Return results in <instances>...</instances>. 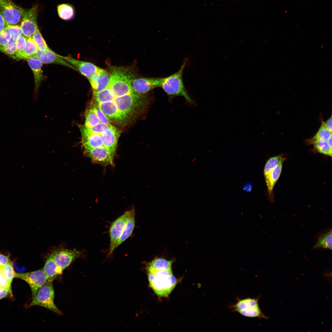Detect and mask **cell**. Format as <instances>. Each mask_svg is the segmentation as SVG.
Returning <instances> with one entry per match:
<instances>
[{
  "label": "cell",
  "instance_id": "1",
  "mask_svg": "<svg viewBox=\"0 0 332 332\" xmlns=\"http://www.w3.org/2000/svg\"><path fill=\"white\" fill-rule=\"evenodd\" d=\"M172 260L156 258L147 267L149 286L160 297H167L177 284L172 269Z\"/></svg>",
  "mask_w": 332,
  "mask_h": 332
},
{
  "label": "cell",
  "instance_id": "2",
  "mask_svg": "<svg viewBox=\"0 0 332 332\" xmlns=\"http://www.w3.org/2000/svg\"><path fill=\"white\" fill-rule=\"evenodd\" d=\"M110 78L108 87L114 97H120L134 92L131 83L133 76L128 69L118 67L111 69Z\"/></svg>",
  "mask_w": 332,
  "mask_h": 332
},
{
  "label": "cell",
  "instance_id": "3",
  "mask_svg": "<svg viewBox=\"0 0 332 332\" xmlns=\"http://www.w3.org/2000/svg\"><path fill=\"white\" fill-rule=\"evenodd\" d=\"M185 61L180 68L169 76L162 77L160 87L161 88L170 99L178 96L183 97L187 102H194L188 95L184 85L182 78L183 73L185 67Z\"/></svg>",
  "mask_w": 332,
  "mask_h": 332
},
{
  "label": "cell",
  "instance_id": "4",
  "mask_svg": "<svg viewBox=\"0 0 332 332\" xmlns=\"http://www.w3.org/2000/svg\"><path fill=\"white\" fill-rule=\"evenodd\" d=\"M112 101L115 103L120 113L127 118L137 111H142L146 107L148 102L145 95L134 92L114 97Z\"/></svg>",
  "mask_w": 332,
  "mask_h": 332
},
{
  "label": "cell",
  "instance_id": "5",
  "mask_svg": "<svg viewBox=\"0 0 332 332\" xmlns=\"http://www.w3.org/2000/svg\"><path fill=\"white\" fill-rule=\"evenodd\" d=\"M259 298H237L236 303L229 305L230 310L247 317L267 319L260 309L258 301Z\"/></svg>",
  "mask_w": 332,
  "mask_h": 332
},
{
  "label": "cell",
  "instance_id": "6",
  "mask_svg": "<svg viewBox=\"0 0 332 332\" xmlns=\"http://www.w3.org/2000/svg\"><path fill=\"white\" fill-rule=\"evenodd\" d=\"M53 282H47L38 290L29 307L38 306L45 308L60 315L62 312L58 308L54 302V292Z\"/></svg>",
  "mask_w": 332,
  "mask_h": 332
},
{
  "label": "cell",
  "instance_id": "7",
  "mask_svg": "<svg viewBox=\"0 0 332 332\" xmlns=\"http://www.w3.org/2000/svg\"><path fill=\"white\" fill-rule=\"evenodd\" d=\"M38 8L35 5L29 9L22 8L20 27L22 35L26 38L31 37L39 30L37 23Z\"/></svg>",
  "mask_w": 332,
  "mask_h": 332
},
{
  "label": "cell",
  "instance_id": "8",
  "mask_svg": "<svg viewBox=\"0 0 332 332\" xmlns=\"http://www.w3.org/2000/svg\"><path fill=\"white\" fill-rule=\"evenodd\" d=\"M22 10L12 0H0V11L8 25L20 26Z\"/></svg>",
  "mask_w": 332,
  "mask_h": 332
},
{
  "label": "cell",
  "instance_id": "9",
  "mask_svg": "<svg viewBox=\"0 0 332 332\" xmlns=\"http://www.w3.org/2000/svg\"><path fill=\"white\" fill-rule=\"evenodd\" d=\"M15 278L26 281L30 286L32 297L47 281L43 269L23 273H15Z\"/></svg>",
  "mask_w": 332,
  "mask_h": 332
},
{
  "label": "cell",
  "instance_id": "10",
  "mask_svg": "<svg viewBox=\"0 0 332 332\" xmlns=\"http://www.w3.org/2000/svg\"><path fill=\"white\" fill-rule=\"evenodd\" d=\"M58 267L59 275L75 259L81 256V252L75 249H59L51 254Z\"/></svg>",
  "mask_w": 332,
  "mask_h": 332
},
{
  "label": "cell",
  "instance_id": "11",
  "mask_svg": "<svg viewBox=\"0 0 332 332\" xmlns=\"http://www.w3.org/2000/svg\"><path fill=\"white\" fill-rule=\"evenodd\" d=\"M84 152L94 163L105 166L114 165L115 153L103 146L85 150Z\"/></svg>",
  "mask_w": 332,
  "mask_h": 332
},
{
  "label": "cell",
  "instance_id": "12",
  "mask_svg": "<svg viewBox=\"0 0 332 332\" xmlns=\"http://www.w3.org/2000/svg\"><path fill=\"white\" fill-rule=\"evenodd\" d=\"M130 210L125 211L111 224L109 230L110 244L109 255L114 251V247L120 237L124 228Z\"/></svg>",
  "mask_w": 332,
  "mask_h": 332
},
{
  "label": "cell",
  "instance_id": "13",
  "mask_svg": "<svg viewBox=\"0 0 332 332\" xmlns=\"http://www.w3.org/2000/svg\"><path fill=\"white\" fill-rule=\"evenodd\" d=\"M162 78L142 77L133 79L131 83L133 92L139 95H144L154 89L160 87Z\"/></svg>",
  "mask_w": 332,
  "mask_h": 332
},
{
  "label": "cell",
  "instance_id": "14",
  "mask_svg": "<svg viewBox=\"0 0 332 332\" xmlns=\"http://www.w3.org/2000/svg\"><path fill=\"white\" fill-rule=\"evenodd\" d=\"M60 56L88 79L102 69L89 62L81 61L69 56Z\"/></svg>",
  "mask_w": 332,
  "mask_h": 332
},
{
  "label": "cell",
  "instance_id": "15",
  "mask_svg": "<svg viewBox=\"0 0 332 332\" xmlns=\"http://www.w3.org/2000/svg\"><path fill=\"white\" fill-rule=\"evenodd\" d=\"M34 57L39 59L43 64H60L77 71L74 67L63 59L60 55L57 54L50 49L42 51L38 50Z\"/></svg>",
  "mask_w": 332,
  "mask_h": 332
},
{
  "label": "cell",
  "instance_id": "16",
  "mask_svg": "<svg viewBox=\"0 0 332 332\" xmlns=\"http://www.w3.org/2000/svg\"><path fill=\"white\" fill-rule=\"evenodd\" d=\"M93 104L97 107L108 117L109 119L117 121H122L127 118L120 113L116 104L113 101L96 102Z\"/></svg>",
  "mask_w": 332,
  "mask_h": 332
},
{
  "label": "cell",
  "instance_id": "17",
  "mask_svg": "<svg viewBox=\"0 0 332 332\" xmlns=\"http://www.w3.org/2000/svg\"><path fill=\"white\" fill-rule=\"evenodd\" d=\"M120 133V130L110 125L101 134L103 146L115 153Z\"/></svg>",
  "mask_w": 332,
  "mask_h": 332
},
{
  "label": "cell",
  "instance_id": "18",
  "mask_svg": "<svg viewBox=\"0 0 332 332\" xmlns=\"http://www.w3.org/2000/svg\"><path fill=\"white\" fill-rule=\"evenodd\" d=\"M110 78V73L104 69L94 75L89 79L93 92L101 91L107 88Z\"/></svg>",
  "mask_w": 332,
  "mask_h": 332
},
{
  "label": "cell",
  "instance_id": "19",
  "mask_svg": "<svg viewBox=\"0 0 332 332\" xmlns=\"http://www.w3.org/2000/svg\"><path fill=\"white\" fill-rule=\"evenodd\" d=\"M82 135L81 143L84 150L103 146L101 134H93L80 128Z\"/></svg>",
  "mask_w": 332,
  "mask_h": 332
},
{
  "label": "cell",
  "instance_id": "20",
  "mask_svg": "<svg viewBox=\"0 0 332 332\" xmlns=\"http://www.w3.org/2000/svg\"><path fill=\"white\" fill-rule=\"evenodd\" d=\"M332 228H329L316 236L313 249H332Z\"/></svg>",
  "mask_w": 332,
  "mask_h": 332
},
{
  "label": "cell",
  "instance_id": "21",
  "mask_svg": "<svg viewBox=\"0 0 332 332\" xmlns=\"http://www.w3.org/2000/svg\"><path fill=\"white\" fill-rule=\"evenodd\" d=\"M135 215L134 208L130 210L123 232L114 246V250L129 238L132 234L135 227Z\"/></svg>",
  "mask_w": 332,
  "mask_h": 332
},
{
  "label": "cell",
  "instance_id": "22",
  "mask_svg": "<svg viewBox=\"0 0 332 332\" xmlns=\"http://www.w3.org/2000/svg\"><path fill=\"white\" fill-rule=\"evenodd\" d=\"M26 60L33 71L34 77L35 88L37 90L44 79L42 69L43 63L39 59L35 57L30 58Z\"/></svg>",
  "mask_w": 332,
  "mask_h": 332
},
{
  "label": "cell",
  "instance_id": "23",
  "mask_svg": "<svg viewBox=\"0 0 332 332\" xmlns=\"http://www.w3.org/2000/svg\"><path fill=\"white\" fill-rule=\"evenodd\" d=\"M285 160L283 158L279 163L271 172L268 176L265 178L266 183L268 188V192L269 196L272 195L274 186L279 179L281 173L283 162Z\"/></svg>",
  "mask_w": 332,
  "mask_h": 332
},
{
  "label": "cell",
  "instance_id": "24",
  "mask_svg": "<svg viewBox=\"0 0 332 332\" xmlns=\"http://www.w3.org/2000/svg\"><path fill=\"white\" fill-rule=\"evenodd\" d=\"M43 269L47 281L53 282L59 275L58 267L52 254L47 258Z\"/></svg>",
  "mask_w": 332,
  "mask_h": 332
},
{
  "label": "cell",
  "instance_id": "25",
  "mask_svg": "<svg viewBox=\"0 0 332 332\" xmlns=\"http://www.w3.org/2000/svg\"><path fill=\"white\" fill-rule=\"evenodd\" d=\"M38 47L31 37L27 38L26 45L23 50L15 55V59H27L34 57L38 51Z\"/></svg>",
  "mask_w": 332,
  "mask_h": 332
},
{
  "label": "cell",
  "instance_id": "26",
  "mask_svg": "<svg viewBox=\"0 0 332 332\" xmlns=\"http://www.w3.org/2000/svg\"><path fill=\"white\" fill-rule=\"evenodd\" d=\"M307 142L309 144L313 145L314 150L318 152L331 157L332 150L329 147L327 141L312 138L308 140Z\"/></svg>",
  "mask_w": 332,
  "mask_h": 332
},
{
  "label": "cell",
  "instance_id": "27",
  "mask_svg": "<svg viewBox=\"0 0 332 332\" xmlns=\"http://www.w3.org/2000/svg\"><path fill=\"white\" fill-rule=\"evenodd\" d=\"M94 102H105L113 101L114 96L111 90L108 87L99 92H93Z\"/></svg>",
  "mask_w": 332,
  "mask_h": 332
},
{
  "label": "cell",
  "instance_id": "28",
  "mask_svg": "<svg viewBox=\"0 0 332 332\" xmlns=\"http://www.w3.org/2000/svg\"><path fill=\"white\" fill-rule=\"evenodd\" d=\"M57 11L59 17L64 20H71L74 17V15L73 8L71 5L67 4H62L58 5Z\"/></svg>",
  "mask_w": 332,
  "mask_h": 332
},
{
  "label": "cell",
  "instance_id": "29",
  "mask_svg": "<svg viewBox=\"0 0 332 332\" xmlns=\"http://www.w3.org/2000/svg\"><path fill=\"white\" fill-rule=\"evenodd\" d=\"M85 121L84 126L90 128L100 123L94 112L90 107L86 111Z\"/></svg>",
  "mask_w": 332,
  "mask_h": 332
},
{
  "label": "cell",
  "instance_id": "30",
  "mask_svg": "<svg viewBox=\"0 0 332 332\" xmlns=\"http://www.w3.org/2000/svg\"><path fill=\"white\" fill-rule=\"evenodd\" d=\"M283 158L281 155H279L272 157L267 160L265 165L264 170L265 178L268 176L271 172Z\"/></svg>",
  "mask_w": 332,
  "mask_h": 332
},
{
  "label": "cell",
  "instance_id": "31",
  "mask_svg": "<svg viewBox=\"0 0 332 332\" xmlns=\"http://www.w3.org/2000/svg\"><path fill=\"white\" fill-rule=\"evenodd\" d=\"M331 135L332 132L327 128L322 119V124L316 134L312 138L314 139L327 141Z\"/></svg>",
  "mask_w": 332,
  "mask_h": 332
},
{
  "label": "cell",
  "instance_id": "32",
  "mask_svg": "<svg viewBox=\"0 0 332 332\" xmlns=\"http://www.w3.org/2000/svg\"><path fill=\"white\" fill-rule=\"evenodd\" d=\"M0 270L6 281L11 284L15 278V274L12 263L9 262L1 268Z\"/></svg>",
  "mask_w": 332,
  "mask_h": 332
},
{
  "label": "cell",
  "instance_id": "33",
  "mask_svg": "<svg viewBox=\"0 0 332 332\" xmlns=\"http://www.w3.org/2000/svg\"><path fill=\"white\" fill-rule=\"evenodd\" d=\"M31 37L38 50L42 51L49 49L39 30L35 33Z\"/></svg>",
  "mask_w": 332,
  "mask_h": 332
},
{
  "label": "cell",
  "instance_id": "34",
  "mask_svg": "<svg viewBox=\"0 0 332 332\" xmlns=\"http://www.w3.org/2000/svg\"><path fill=\"white\" fill-rule=\"evenodd\" d=\"M111 124L108 125L100 123L90 128H87L84 126L81 127V128L85 131L93 134H101L104 132Z\"/></svg>",
  "mask_w": 332,
  "mask_h": 332
},
{
  "label": "cell",
  "instance_id": "35",
  "mask_svg": "<svg viewBox=\"0 0 332 332\" xmlns=\"http://www.w3.org/2000/svg\"><path fill=\"white\" fill-rule=\"evenodd\" d=\"M0 51L15 59L16 53L15 41L11 39L7 44L0 47Z\"/></svg>",
  "mask_w": 332,
  "mask_h": 332
},
{
  "label": "cell",
  "instance_id": "36",
  "mask_svg": "<svg viewBox=\"0 0 332 332\" xmlns=\"http://www.w3.org/2000/svg\"><path fill=\"white\" fill-rule=\"evenodd\" d=\"M7 28L11 39L15 41L22 35V30L19 26L8 25Z\"/></svg>",
  "mask_w": 332,
  "mask_h": 332
},
{
  "label": "cell",
  "instance_id": "37",
  "mask_svg": "<svg viewBox=\"0 0 332 332\" xmlns=\"http://www.w3.org/2000/svg\"><path fill=\"white\" fill-rule=\"evenodd\" d=\"M90 107L94 112L97 116L100 123L108 125L110 124V121L106 115L96 106L92 104Z\"/></svg>",
  "mask_w": 332,
  "mask_h": 332
},
{
  "label": "cell",
  "instance_id": "38",
  "mask_svg": "<svg viewBox=\"0 0 332 332\" xmlns=\"http://www.w3.org/2000/svg\"><path fill=\"white\" fill-rule=\"evenodd\" d=\"M26 39L27 38L22 35L15 41V55L23 50L26 45Z\"/></svg>",
  "mask_w": 332,
  "mask_h": 332
},
{
  "label": "cell",
  "instance_id": "39",
  "mask_svg": "<svg viewBox=\"0 0 332 332\" xmlns=\"http://www.w3.org/2000/svg\"><path fill=\"white\" fill-rule=\"evenodd\" d=\"M11 39V36L6 27L0 32V47L7 44Z\"/></svg>",
  "mask_w": 332,
  "mask_h": 332
},
{
  "label": "cell",
  "instance_id": "40",
  "mask_svg": "<svg viewBox=\"0 0 332 332\" xmlns=\"http://www.w3.org/2000/svg\"><path fill=\"white\" fill-rule=\"evenodd\" d=\"M13 296L11 287H1L0 288V299L3 298Z\"/></svg>",
  "mask_w": 332,
  "mask_h": 332
},
{
  "label": "cell",
  "instance_id": "41",
  "mask_svg": "<svg viewBox=\"0 0 332 332\" xmlns=\"http://www.w3.org/2000/svg\"><path fill=\"white\" fill-rule=\"evenodd\" d=\"M10 262L8 256L0 253V269Z\"/></svg>",
  "mask_w": 332,
  "mask_h": 332
},
{
  "label": "cell",
  "instance_id": "42",
  "mask_svg": "<svg viewBox=\"0 0 332 332\" xmlns=\"http://www.w3.org/2000/svg\"><path fill=\"white\" fill-rule=\"evenodd\" d=\"M8 24L0 11V32L6 28Z\"/></svg>",
  "mask_w": 332,
  "mask_h": 332
},
{
  "label": "cell",
  "instance_id": "43",
  "mask_svg": "<svg viewBox=\"0 0 332 332\" xmlns=\"http://www.w3.org/2000/svg\"><path fill=\"white\" fill-rule=\"evenodd\" d=\"M332 116L325 122H324V124L329 130L332 132Z\"/></svg>",
  "mask_w": 332,
  "mask_h": 332
},
{
  "label": "cell",
  "instance_id": "44",
  "mask_svg": "<svg viewBox=\"0 0 332 332\" xmlns=\"http://www.w3.org/2000/svg\"><path fill=\"white\" fill-rule=\"evenodd\" d=\"M332 135L330 137L329 139L327 141V142L328 145L330 148L332 150Z\"/></svg>",
  "mask_w": 332,
  "mask_h": 332
},
{
  "label": "cell",
  "instance_id": "45",
  "mask_svg": "<svg viewBox=\"0 0 332 332\" xmlns=\"http://www.w3.org/2000/svg\"><path fill=\"white\" fill-rule=\"evenodd\" d=\"M1 287H1V281H0V288H1Z\"/></svg>",
  "mask_w": 332,
  "mask_h": 332
}]
</instances>
